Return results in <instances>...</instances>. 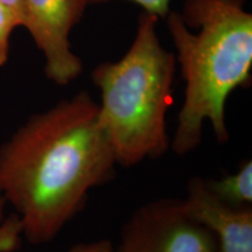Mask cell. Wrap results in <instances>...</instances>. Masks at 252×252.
I'll use <instances>...</instances> for the list:
<instances>
[{
    "mask_svg": "<svg viewBox=\"0 0 252 252\" xmlns=\"http://www.w3.org/2000/svg\"><path fill=\"white\" fill-rule=\"evenodd\" d=\"M184 203L189 215L215 236L219 252H252V206L223 202L201 176L188 180Z\"/></svg>",
    "mask_w": 252,
    "mask_h": 252,
    "instance_id": "obj_6",
    "label": "cell"
},
{
    "mask_svg": "<svg viewBox=\"0 0 252 252\" xmlns=\"http://www.w3.org/2000/svg\"><path fill=\"white\" fill-rule=\"evenodd\" d=\"M102 1H106V0H89L90 4ZM128 1L139 5L144 9V12L156 15L158 18L165 19L168 12L171 11V8H169L171 0H128Z\"/></svg>",
    "mask_w": 252,
    "mask_h": 252,
    "instance_id": "obj_10",
    "label": "cell"
},
{
    "mask_svg": "<svg viewBox=\"0 0 252 252\" xmlns=\"http://www.w3.org/2000/svg\"><path fill=\"white\" fill-rule=\"evenodd\" d=\"M0 1H1L2 4H5L6 6H8L11 9H13L14 13L17 14L19 19L21 20L23 27H25L28 31L31 25V20L25 0H0Z\"/></svg>",
    "mask_w": 252,
    "mask_h": 252,
    "instance_id": "obj_12",
    "label": "cell"
},
{
    "mask_svg": "<svg viewBox=\"0 0 252 252\" xmlns=\"http://www.w3.org/2000/svg\"><path fill=\"white\" fill-rule=\"evenodd\" d=\"M158 21L144 12L127 52L91 72L100 91V124L122 167L159 159L171 147L166 117L173 104L176 59L160 42Z\"/></svg>",
    "mask_w": 252,
    "mask_h": 252,
    "instance_id": "obj_3",
    "label": "cell"
},
{
    "mask_svg": "<svg viewBox=\"0 0 252 252\" xmlns=\"http://www.w3.org/2000/svg\"><path fill=\"white\" fill-rule=\"evenodd\" d=\"M245 0H184L166 23L186 83L171 150L179 157L202 143L210 122L220 144L229 141L225 104L232 91L249 86L252 69V14Z\"/></svg>",
    "mask_w": 252,
    "mask_h": 252,
    "instance_id": "obj_2",
    "label": "cell"
},
{
    "mask_svg": "<svg viewBox=\"0 0 252 252\" xmlns=\"http://www.w3.org/2000/svg\"><path fill=\"white\" fill-rule=\"evenodd\" d=\"M115 151L87 91L32 115L0 145V195L28 243L53 242L117 174Z\"/></svg>",
    "mask_w": 252,
    "mask_h": 252,
    "instance_id": "obj_1",
    "label": "cell"
},
{
    "mask_svg": "<svg viewBox=\"0 0 252 252\" xmlns=\"http://www.w3.org/2000/svg\"><path fill=\"white\" fill-rule=\"evenodd\" d=\"M208 189L234 207L252 206V160H243L237 171L220 179H204Z\"/></svg>",
    "mask_w": 252,
    "mask_h": 252,
    "instance_id": "obj_7",
    "label": "cell"
},
{
    "mask_svg": "<svg viewBox=\"0 0 252 252\" xmlns=\"http://www.w3.org/2000/svg\"><path fill=\"white\" fill-rule=\"evenodd\" d=\"M7 204L0 195V252H15L23 243V229L15 214H6Z\"/></svg>",
    "mask_w": 252,
    "mask_h": 252,
    "instance_id": "obj_8",
    "label": "cell"
},
{
    "mask_svg": "<svg viewBox=\"0 0 252 252\" xmlns=\"http://www.w3.org/2000/svg\"><path fill=\"white\" fill-rule=\"evenodd\" d=\"M30 14L28 33L45 56V74L64 87L81 76L83 62L72 52L70 33L80 23L89 0H25Z\"/></svg>",
    "mask_w": 252,
    "mask_h": 252,
    "instance_id": "obj_5",
    "label": "cell"
},
{
    "mask_svg": "<svg viewBox=\"0 0 252 252\" xmlns=\"http://www.w3.org/2000/svg\"><path fill=\"white\" fill-rule=\"evenodd\" d=\"M115 252H219L212 232L186 210L184 198L161 197L138 207L121 229Z\"/></svg>",
    "mask_w": 252,
    "mask_h": 252,
    "instance_id": "obj_4",
    "label": "cell"
},
{
    "mask_svg": "<svg viewBox=\"0 0 252 252\" xmlns=\"http://www.w3.org/2000/svg\"><path fill=\"white\" fill-rule=\"evenodd\" d=\"M20 26L23 27V24L13 9L0 1V67L8 61L9 39L15 28Z\"/></svg>",
    "mask_w": 252,
    "mask_h": 252,
    "instance_id": "obj_9",
    "label": "cell"
},
{
    "mask_svg": "<svg viewBox=\"0 0 252 252\" xmlns=\"http://www.w3.org/2000/svg\"><path fill=\"white\" fill-rule=\"evenodd\" d=\"M115 245L110 239L102 238L96 241L82 242L69 248L65 252H115L113 250Z\"/></svg>",
    "mask_w": 252,
    "mask_h": 252,
    "instance_id": "obj_11",
    "label": "cell"
}]
</instances>
